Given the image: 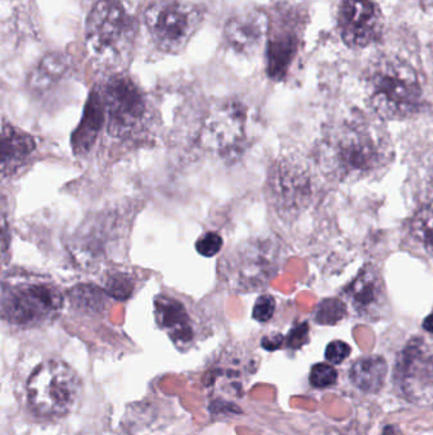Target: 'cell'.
I'll return each mask as SVG.
<instances>
[{"label":"cell","mask_w":433,"mask_h":435,"mask_svg":"<svg viewBox=\"0 0 433 435\" xmlns=\"http://www.w3.org/2000/svg\"><path fill=\"white\" fill-rule=\"evenodd\" d=\"M320 162L340 181L356 182L381 174L389 166L393 149L388 135L363 119L340 123L320 145Z\"/></svg>","instance_id":"obj_1"},{"label":"cell","mask_w":433,"mask_h":435,"mask_svg":"<svg viewBox=\"0 0 433 435\" xmlns=\"http://www.w3.org/2000/svg\"><path fill=\"white\" fill-rule=\"evenodd\" d=\"M368 105L384 120L411 116L422 105L423 88L418 74L403 59L381 55L366 70Z\"/></svg>","instance_id":"obj_2"},{"label":"cell","mask_w":433,"mask_h":435,"mask_svg":"<svg viewBox=\"0 0 433 435\" xmlns=\"http://www.w3.org/2000/svg\"><path fill=\"white\" fill-rule=\"evenodd\" d=\"M27 391L29 405L38 415L64 416L77 406L81 382L77 372L66 362L49 360L33 370Z\"/></svg>","instance_id":"obj_3"},{"label":"cell","mask_w":433,"mask_h":435,"mask_svg":"<svg viewBox=\"0 0 433 435\" xmlns=\"http://www.w3.org/2000/svg\"><path fill=\"white\" fill-rule=\"evenodd\" d=\"M63 297L52 284L35 280L3 284L1 316L15 326H38L54 319Z\"/></svg>","instance_id":"obj_4"},{"label":"cell","mask_w":433,"mask_h":435,"mask_svg":"<svg viewBox=\"0 0 433 435\" xmlns=\"http://www.w3.org/2000/svg\"><path fill=\"white\" fill-rule=\"evenodd\" d=\"M201 8L181 0H157L145 12L154 44L166 52H180L203 22Z\"/></svg>","instance_id":"obj_5"},{"label":"cell","mask_w":433,"mask_h":435,"mask_svg":"<svg viewBox=\"0 0 433 435\" xmlns=\"http://www.w3.org/2000/svg\"><path fill=\"white\" fill-rule=\"evenodd\" d=\"M283 254L277 241H249L226 260L225 273L231 287L243 291L266 287L281 268Z\"/></svg>","instance_id":"obj_6"},{"label":"cell","mask_w":433,"mask_h":435,"mask_svg":"<svg viewBox=\"0 0 433 435\" xmlns=\"http://www.w3.org/2000/svg\"><path fill=\"white\" fill-rule=\"evenodd\" d=\"M134 22L118 0H100L88 17L87 44L95 55L115 56L130 47Z\"/></svg>","instance_id":"obj_7"},{"label":"cell","mask_w":433,"mask_h":435,"mask_svg":"<svg viewBox=\"0 0 433 435\" xmlns=\"http://www.w3.org/2000/svg\"><path fill=\"white\" fill-rule=\"evenodd\" d=\"M246 109L237 100L214 106L203 123V142L206 148L223 157H234L246 139Z\"/></svg>","instance_id":"obj_8"},{"label":"cell","mask_w":433,"mask_h":435,"mask_svg":"<svg viewBox=\"0 0 433 435\" xmlns=\"http://www.w3.org/2000/svg\"><path fill=\"white\" fill-rule=\"evenodd\" d=\"M301 18L294 9H276L268 24L267 70L272 79L288 74L300 45Z\"/></svg>","instance_id":"obj_9"},{"label":"cell","mask_w":433,"mask_h":435,"mask_svg":"<svg viewBox=\"0 0 433 435\" xmlns=\"http://www.w3.org/2000/svg\"><path fill=\"white\" fill-rule=\"evenodd\" d=\"M109 131L117 137L129 134L141 123L145 101L141 91L132 80L118 75L109 80L102 92Z\"/></svg>","instance_id":"obj_10"},{"label":"cell","mask_w":433,"mask_h":435,"mask_svg":"<svg viewBox=\"0 0 433 435\" xmlns=\"http://www.w3.org/2000/svg\"><path fill=\"white\" fill-rule=\"evenodd\" d=\"M338 27L342 40L349 47H368L381 40L383 13L375 0H342Z\"/></svg>","instance_id":"obj_11"},{"label":"cell","mask_w":433,"mask_h":435,"mask_svg":"<svg viewBox=\"0 0 433 435\" xmlns=\"http://www.w3.org/2000/svg\"><path fill=\"white\" fill-rule=\"evenodd\" d=\"M343 297L362 319H380L389 308L383 275L372 264H366L359 271L343 289Z\"/></svg>","instance_id":"obj_12"},{"label":"cell","mask_w":433,"mask_h":435,"mask_svg":"<svg viewBox=\"0 0 433 435\" xmlns=\"http://www.w3.org/2000/svg\"><path fill=\"white\" fill-rule=\"evenodd\" d=\"M272 195L278 213L294 215L310 203L313 182L305 168L292 162H282L272 176Z\"/></svg>","instance_id":"obj_13"},{"label":"cell","mask_w":433,"mask_h":435,"mask_svg":"<svg viewBox=\"0 0 433 435\" xmlns=\"http://www.w3.org/2000/svg\"><path fill=\"white\" fill-rule=\"evenodd\" d=\"M269 21L260 9L251 8L239 12L225 26L224 36L233 50L252 54L260 47L268 31Z\"/></svg>","instance_id":"obj_14"},{"label":"cell","mask_w":433,"mask_h":435,"mask_svg":"<svg viewBox=\"0 0 433 435\" xmlns=\"http://www.w3.org/2000/svg\"><path fill=\"white\" fill-rule=\"evenodd\" d=\"M155 319L159 326L178 345H186L194 339V327L187 310L174 298L160 296L154 302Z\"/></svg>","instance_id":"obj_15"},{"label":"cell","mask_w":433,"mask_h":435,"mask_svg":"<svg viewBox=\"0 0 433 435\" xmlns=\"http://www.w3.org/2000/svg\"><path fill=\"white\" fill-rule=\"evenodd\" d=\"M36 151V142L29 134L4 123L1 131V176L15 174Z\"/></svg>","instance_id":"obj_16"},{"label":"cell","mask_w":433,"mask_h":435,"mask_svg":"<svg viewBox=\"0 0 433 435\" xmlns=\"http://www.w3.org/2000/svg\"><path fill=\"white\" fill-rule=\"evenodd\" d=\"M104 116L106 107L103 97L101 93L93 92L88 100L79 126L72 134V145L74 152L77 154H84L93 146L94 142L97 140L101 131Z\"/></svg>","instance_id":"obj_17"},{"label":"cell","mask_w":433,"mask_h":435,"mask_svg":"<svg viewBox=\"0 0 433 435\" xmlns=\"http://www.w3.org/2000/svg\"><path fill=\"white\" fill-rule=\"evenodd\" d=\"M388 374V364L383 356H363L354 362L351 369V379L354 385L365 392H377L383 387Z\"/></svg>","instance_id":"obj_18"},{"label":"cell","mask_w":433,"mask_h":435,"mask_svg":"<svg viewBox=\"0 0 433 435\" xmlns=\"http://www.w3.org/2000/svg\"><path fill=\"white\" fill-rule=\"evenodd\" d=\"M69 60L60 52H50L29 74V87L33 91H45L61 79L68 72Z\"/></svg>","instance_id":"obj_19"},{"label":"cell","mask_w":433,"mask_h":435,"mask_svg":"<svg viewBox=\"0 0 433 435\" xmlns=\"http://www.w3.org/2000/svg\"><path fill=\"white\" fill-rule=\"evenodd\" d=\"M408 232L413 242L433 257V204L423 205L413 214Z\"/></svg>","instance_id":"obj_20"},{"label":"cell","mask_w":433,"mask_h":435,"mask_svg":"<svg viewBox=\"0 0 433 435\" xmlns=\"http://www.w3.org/2000/svg\"><path fill=\"white\" fill-rule=\"evenodd\" d=\"M347 305L342 299L328 298L318 305L315 312V321L320 325H336L345 319Z\"/></svg>","instance_id":"obj_21"},{"label":"cell","mask_w":433,"mask_h":435,"mask_svg":"<svg viewBox=\"0 0 433 435\" xmlns=\"http://www.w3.org/2000/svg\"><path fill=\"white\" fill-rule=\"evenodd\" d=\"M223 237L216 232H206L196 242V251L205 257L216 256L223 248Z\"/></svg>","instance_id":"obj_22"},{"label":"cell","mask_w":433,"mask_h":435,"mask_svg":"<svg viewBox=\"0 0 433 435\" xmlns=\"http://www.w3.org/2000/svg\"><path fill=\"white\" fill-rule=\"evenodd\" d=\"M337 372L329 364L320 362L313 367L310 374L311 385L318 388H325L336 383Z\"/></svg>","instance_id":"obj_23"},{"label":"cell","mask_w":433,"mask_h":435,"mask_svg":"<svg viewBox=\"0 0 433 435\" xmlns=\"http://www.w3.org/2000/svg\"><path fill=\"white\" fill-rule=\"evenodd\" d=\"M274 310H276V300L269 294L260 296L255 305L253 307V319L258 322H268L274 317Z\"/></svg>","instance_id":"obj_24"},{"label":"cell","mask_w":433,"mask_h":435,"mask_svg":"<svg viewBox=\"0 0 433 435\" xmlns=\"http://www.w3.org/2000/svg\"><path fill=\"white\" fill-rule=\"evenodd\" d=\"M107 291L111 297L116 298V299H126L130 297L132 293V283H131L130 277L123 274L112 276L107 283Z\"/></svg>","instance_id":"obj_25"},{"label":"cell","mask_w":433,"mask_h":435,"mask_svg":"<svg viewBox=\"0 0 433 435\" xmlns=\"http://www.w3.org/2000/svg\"><path fill=\"white\" fill-rule=\"evenodd\" d=\"M351 354V346L345 341H332L325 350V358L332 364H340L345 362Z\"/></svg>","instance_id":"obj_26"},{"label":"cell","mask_w":433,"mask_h":435,"mask_svg":"<svg viewBox=\"0 0 433 435\" xmlns=\"http://www.w3.org/2000/svg\"><path fill=\"white\" fill-rule=\"evenodd\" d=\"M309 340V326L306 322L294 327L288 336V346L291 349H300Z\"/></svg>","instance_id":"obj_27"},{"label":"cell","mask_w":433,"mask_h":435,"mask_svg":"<svg viewBox=\"0 0 433 435\" xmlns=\"http://www.w3.org/2000/svg\"><path fill=\"white\" fill-rule=\"evenodd\" d=\"M282 341H283V337L281 335H272V336H267L262 340V346L267 349L269 351H272V350H276V349L281 346Z\"/></svg>","instance_id":"obj_28"},{"label":"cell","mask_w":433,"mask_h":435,"mask_svg":"<svg viewBox=\"0 0 433 435\" xmlns=\"http://www.w3.org/2000/svg\"><path fill=\"white\" fill-rule=\"evenodd\" d=\"M423 328H425V331H427V333L433 334V313L423 321Z\"/></svg>","instance_id":"obj_29"},{"label":"cell","mask_w":433,"mask_h":435,"mask_svg":"<svg viewBox=\"0 0 433 435\" xmlns=\"http://www.w3.org/2000/svg\"><path fill=\"white\" fill-rule=\"evenodd\" d=\"M384 435H403V433L395 425H388L384 429Z\"/></svg>","instance_id":"obj_30"}]
</instances>
